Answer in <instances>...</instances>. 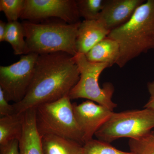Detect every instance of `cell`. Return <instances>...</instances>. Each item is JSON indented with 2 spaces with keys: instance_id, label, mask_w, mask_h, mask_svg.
<instances>
[{
  "instance_id": "obj_1",
  "label": "cell",
  "mask_w": 154,
  "mask_h": 154,
  "mask_svg": "<svg viewBox=\"0 0 154 154\" xmlns=\"http://www.w3.org/2000/svg\"><path fill=\"white\" fill-rule=\"evenodd\" d=\"M79 79L74 56L63 52L39 54L26 96L21 102L13 104L15 113H25L68 96Z\"/></svg>"
},
{
  "instance_id": "obj_2",
  "label": "cell",
  "mask_w": 154,
  "mask_h": 154,
  "mask_svg": "<svg viewBox=\"0 0 154 154\" xmlns=\"http://www.w3.org/2000/svg\"><path fill=\"white\" fill-rule=\"evenodd\" d=\"M117 42L120 52L116 64L123 67L130 61L154 49V0L140 6L129 21L107 36Z\"/></svg>"
},
{
  "instance_id": "obj_3",
  "label": "cell",
  "mask_w": 154,
  "mask_h": 154,
  "mask_svg": "<svg viewBox=\"0 0 154 154\" xmlns=\"http://www.w3.org/2000/svg\"><path fill=\"white\" fill-rule=\"evenodd\" d=\"M22 22L27 54L63 52L73 56L78 54L76 41L80 23Z\"/></svg>"
},
{
  "instance_id": "obj_4",
  "label": "cell",
  "mask_w": 154,
  "mask_h": 154,
  "mask_svg": "<svg viewBox=\"0 0 154 154\" xmlns=\"http://www.w3.org/2000/svg\"><path fill=\"white\" fill-rule=\"evenodd\" d=\"M68 96L38 105L35 108L37 130L42 136L54 135L84 145L82 134L77 124Z\"/></svg>"
},
{
  "instance_id": "obj_5",
  "label": "cell",
  "mask_w": 154,
  "mask_h": 154,
  "mask_svg": "<svg viewBox=\"0 0 154 154\" xmlns=\"http://www.w3.org/2000/svg\"><path fill=\"white\" fill-rule=\"evenodd\" d=\"M74 58L79 71L80 79L70 91L69 98L88 99L113 111L117 106L112 100L114 92L113 85L106 83L102 88L99 83L100 75L104 69L110 67L109 65L91 62L82 54H77Z\"/></svg>"
},
{
  "instance_id": "obj_6",
  "label": "cell",
  "mask_w": 154,
  "mask_h": 154,
  "mask_svg": "<svg viewBox=\"0 0 154 154\" xmlns=\"http://www.w3.org/2000/svg\"><path fill=\"white\" fill-rule=\"evenodd\" d=\"M154 128V110H127L114 113L95 134L96 138L110 143L120 138L137 140Z\"/></svg>"
},
{
  "instance_id": "obj_7",
  "label": "cell",
  "mask_w": 154,
  "mask_h": 154,
  "mask_svg": "<svg viewBox=\"0 0 154 154\" xmlns=\"http://www.w3.org/2000/svg\"><path fill=\"white\" fill-rule=\"evenodd\" d=\"M39 54L30 53L21 56L17 62L0 67V88L8 102H21L30 87Z\"/></svg>"
},
{
  "instance_id": "obj_8",
  "label": "cell",
  "mask_w": 154,
  "mask_h": 154,
  "mask_svg": "<svg viewBox=\"0 0 154 154\" xmlns=\"http://www.w3.org/2000/svg\"><path fill=\"white\" fill-rule=\"evenodd\" d=\"M51 17L69 24L81 22L76 1L25 0L21 19L35 22Z\"/></svg>"
},
{
  "instance_id": "obj_9",
  "label": "cell",
  "mask_w": 154,
  "mask_h": 154,
  "mask_svg": "<svg viewBox=\"0 0 154 154\" xmlns=\"http://www.w3.org/2000/svg\"><path fill=\"white\" fill-rule=\"evenodd\" d=\"M76 121L83 135L84 143L93 139L98 130L112 115L113 111L88 100L81 104H73Z\"/></svg>"
},
{
  "instance_id": "obj_10",
  "label": "cell",
  "mask_w": 154,
  "mask_h": 154,
  "mask_svg": "<svg viewBox=\"0 0 154 154\" xmlns=\"http://www.w3.org/2000/svg\"><path fill=\"white\" fill-rule=\"evenodd\" d=\"M144 0H106L98 20L111 31L128 22Z\"/></svg>"
},
{
  "instance_id": "obj_11",
  "label": "cell",
  "mask_w": 154,
  "mask_h": 154,
  "mask_svg": "<svg viewBox=\"0 0 154 154\" xmlns=\"http://www.w3.org/2000/svg\"><path fill=\"white\" fill-rule=\"evenodd\" d=\"M99 20H84L78 28L76 41L78 54H85L110 33Z\"/></svg>"
},
{
  "instance_id": "obj_12",
  "label": "cell",
  "mask_w": 154,
  "mask_h": 154,
  "mask_svg": "<svg viewBox=\"0 0 154 154\" xmlns=\"http://www.w3.org/2000/svg\"><path fill=\"white\" fill-rule=\"evenodd\" d=\"M19 150L20 154H43L42 137L36 125L35 109L24 113L23 131L19 140Z\"/></svg>"
},
{
  "instance_id": "obj_13",
  "label": "cell",
  "mask_w": 154,
  "mask_h": 154,
  "mask_svg": "<svg viewBox=\"0 0 154 154\" xmlns=\"http://www.w3.org/2000/svg\"><path fill=\"white\" fill-rule=\"evenodd\" d=\"M120 48L117 42L107 37L96 45L85 55L91 62L107 64L110 67L116 64Z\"/></svg>"
},
{
  "instance_id": "obj_14",
  "label": "cell",
  "mask_w": 154,
  "mask_h": 154,
  "mask_svg": "<svg viewBox=\"0 0 154 154\" xmlns=\"http://www.w3.org/2000/svg\"><path fill=\"white\" fill-rule=\"evenodd\" d=\"M83 146L74 140L54 135L42 136L43 154H82Z\"/></svg>"
},
{
  "instance_id": "obj_15",
  "label": "cell",
  "mask_w": 154,
  "mask_h": 154,
  "mask_svg": "<svg viewBox=\"0 0 154 154\" xmlns=\"http://www.w3.org/2000/svg\"><path fill=\"white\" fill-rule=\"evenodd\" d=\"M24 113H15L0 119V146L20 140L23 131Z\"/></svg>"
},
{
  "instance_id": "obj_16",
  "label": "cell",
  "mask_w": 154,
  "mask_h": 154,
  "mask_svg": "<svg viewBox=\"0 0 154 154\" xmlns=\"http://www.w3.org/2000/svg\"><path fill=\"white\" fill-rule=\"evenodd\" d=\"M25 33L22 23L18 21L8 22L4 41L11 45L16 55L27 54V44Z\"/></svg>"
},
{
  "instance_id": "obj_17",
  "label": "cell",
  "mask_w": 154,
  "mask_h": 154,
  "mask_svg": "<svg viewBox=\"0 0 154 154\" xmlns=\"http://www.w3.org/2000/svg\"><path fill=\"white\" fill-rule=\"evenodd\" d=\"M76 2L80 17L85 20H93L98 19L106 0H78Z\"/></svg>"
},
{
  "instance_id": "obj_18",
  "label": "cell",
  "mask_w": 154,
  "mask_h": 154,
  "mask_svg": "<svg viewBox=\"0 0 154 154\" xmlns=\"http://www.w3.org/2000/svg\"><path fill=\"white\" fill-rule=\"evenodd\" d=\"M82 154H134L131 152L122 151L110 143L98 139H93L83 146Z\"/></svg>"
},
{
  "instance_id": "obj_19",
  "label": "cell",
  "mask_w": 154,
  "mask_h": 154,
  "mask_svg": "<svg viewBox=\"0 0 154 154\" xmlns=\"http://www.w3.org/2000/svg\"><path fill=\"white\" fill-rule=\"evenodd\" d=\"M25 4V0H1L0 11L4 12L8 22H16L21 18Z\"/></svg>"
},
{
  "instance_id": "obj_20",
  "label": "cell",
  "mask_w": 154,
  "mask_h": 154,
  "mask_svg": "<svg viewBox=\"0 0 154 154\" xmlns=\"http://www.w3.org/2000/svg\"><path fill=\"white\" fill-rule=\"evenodd\" d=\"M128 145L134 154H154V131L138 139H130Z\"/></svg>"
},
{
  "instance_id": "obj_21",
  "label": "cell",
  "mask_w": 154,
  "mask_h": 154,
  "mask_svg": "<svg viewBox=\"0 0 154 154\" xmlns=\"http://www.w3.org/2000/svg\"><path fill=\"white\" fill-rule=\"evenodd\" d=\"M6 99L4 92L0 88V115L1 117L9 116L15 114L14 105L9 104Z\"/></svg>"
},
{
  "instance_id": "obj_22",
  "label": "cell",
  "mask_w": 154,
  "mask_h": 154,
  "mask_svg": "<svg viewBox=\"0 0 154 154\" xmlns=\"http://www.w3.org/2000/svg\"><path fill=\"white\" fill-rule=\"evenodd\" d=\"M0 154H20L19 141L13 140L5 145L0 146Z\"/></svg>"
},
{
  "instance_id": "obj_23",
  "label": "cell",
  "mask_w": 154,
  "mask_h": 154,
  "mask_svg": "<svg viewBox=\"0 0 154 154\" xmlns=\"http://www.w3.org/2000/svg\"><path fill=\"white\" fill-rule=\"evenodd\" d=\"M147 88L150 94L149 99L143 107L154 110V81L148 83Z\"/></svg>"
},
{
  "instance_id": "obj_24",
  "label": "cell",
  "mask_w": 154,
  "mask_h": 154,
  "mask_svg": "<svg viewBox=\"0 0 154 154\" xmlns=\"http://www.w3.org/2000/svg\"><path fill=\"white\" fill-rule=\"evenodd\" d=\"M7 29V23L0 21V42L4 41Z\"/></svg>"
}]
</instances>
